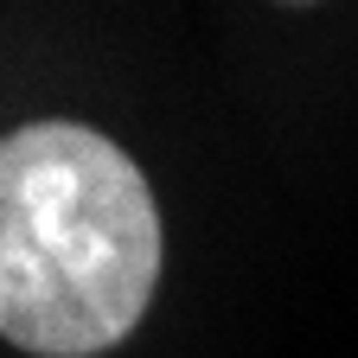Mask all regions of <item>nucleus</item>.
<instances>
[{"label":"nucleus","instance_id":"obj_2","mask_svg":"<svg viewBox=\"0 0 358 358\" xmlns=\"http://www.w3.org/2000/svg\"><path fill=\"white\" fill-rule=\"evenodd\" d=\"M294 7H307V0H294Z\"/></svg>","mask_w":358,"mask_h":358},{"label":"nucleus","instance_id":"obj_1","mask_svg":"<svg viewBox=\"0 0 358 358\" xmlns=\"http://www.w3.org/2000/svg\"><path fill=\"white\" fill-rule=\"evenodd\" d=\"M160 282V211L141 166L83 122L0 141V339L96 358L134 333Z\"/></svg>","mask_w":358,"mask_h":358}]
</instances>
